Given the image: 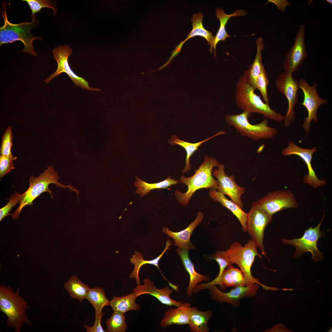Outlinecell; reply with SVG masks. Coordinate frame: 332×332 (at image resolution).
Wrapping results in <instances>:
<instances>
[{"mask_svg":"<svg viewBox=\"0 0 332 332\" xmlns=\"http://www.w3.org/2000/svg\"><path fill=\"white\" fill-rule=\"evenodd\" d=\"M298 82L299 88L302 90L304 94L303 101L301 105L305 107L308 112L307 116L302 124L306 136L309 134L311 121H313L316 123L318 122L317 117L318 108L322 104L327 103L328 101L319 96L315 83L310 86L303 78L300 79Z\"/></svg>","mask_w":332,"mask_h":332,"instance_id":"obj_11","label":"cell"},{"mask_svg":"<svg viewBox=\"0 0 332 332\" xmlns=\"http://www.w3.org/2000/svg\"><path fill=\"white\" fill-rule=\"evenodd\" d=\"M208 193L214 202H219L223 207L230 210L236 216L241 224L243 230L247 232V213L244 211L238 204L227 198L222 193L211 188H210Z\"/></svg>","mask_w":332,"mask_h":332,"instance_id":"obj_23","label":"cell"},{"mask_svg":"<svg viewBox=\"0 0 332 332\" xmlns=\"http://www.w3.org/2000/svg\"><path fill=\"white\" fill-rule=\"evenodd\" d=\"M213 315L210 310L201 311L196 307H192L188 324L191 331L208 332L209 328L208 323Z\"/></svg>","mask_w":332,"mask_h":332,"instance_id":"obj_24","label":"cell"},{"mask_svg":"<svg viewBox=\"0 0 332 332\" xmlns=\"http://www.w3.org/2000/svg\"><path fill=\"white\" fill-rule=\"evenodd\" d=\"M188 251L178 248L176 252L179 255L186 270L190 276V281L187 288L186 293L188 297H191L196 286L202 281H208L209 277L198 273L195 269L194 266L190 260L188 256Z\"/></svg>","mask_w":332,"mask_h":332,"instance_id":"obj_22","label":"cell"},{"mask_svg":"<svg viewBox=\"0 0 332 332\" xmlns=\"http://www.w3.org/2000/svg\"><path fill=\"white\" fill-rule=\"evenodd\" d=\"M12 127L9 125L6 130L2 138L0 149V155L8 157L15 160L16 156H13L11 148L13 146Z\"/></svg>","mask_w":332,"mask_h":332,"instance_id":"obj_34","label":"cell"},{"mask_svg":"<svg viewBox=\"0 0 332 332\" xmlns=\"http://www.w3.org/2000/svg\"><path fill=\"white\" fill-rule=\"evenodd\" d=\"M316 150L317 148L315 147H313L311 149L301 148L297 145L294 141H290L287 147L282 151V153L284 156L296 155L303 160L306 165L308 172L307 175L304 176L303 182L314 188L322 187L326 184L325 180H320L318 178L312 166L313 155Z\"/></svg>","mask_w":332,"mask_h":332,"instance_id":"obj_16","label":"cell"},{"mask_svg":"<svg viewBox=\"0 0 332 332\" xmlns=\"http://www.w3.org/2000/svg\"><path fill=\"white\" fill-rule=\"evenodd\" d=\"M292 75L284 72L278 75L275 81L277 89L286 96L288 102V110L283 120L286 127H289L295 120L294 108L297 102L299 89L298 82Z\"/></svg>","mask_w":332,"mask_h":332,"instance_id":"obj_12","label":"cell"},{"mask_svg":"<svg viewBox=\"0 0 332 332\" xmlns=\"http://www.w3.org/2000/svg\"><path fill=\"white\" fill-rule=\"evenodd\" d=\"M64 287L72 298L78 300L80 302L86 299L90 289L87 285L81 281L76 275L70 277L65 283Z\"/></svg>","mask_w":332,"mask_h":332,"instance_id":"obj_30","label":"cell"},{"mask_svg":"<svg viewBox=\"0 0 332 332\" xmlns=\"http://www.w3.org/2000/svg\"><path fill=\"white\" fill-rule=\"evenodd\" d=\"M325 215L319 223L314 228L310 227L306 230L303 236L298 239H288L284 238L282 239L283 243L286 245H292L296 248L294 257H297L307 252H310L312 255L311 259L317 263L324 258L323 253L320 251L317 246L319 238L323 236V233L320 231L321 223Z\"/></svg>","mask_w":332,"mask_h":332,"instance_id":"obj_9","label":"cell"},{"mask_svg":"<svg viewBox=\"0 0 332 332\" xmlns=\"http://www.w3.org/2000/svg\"><path fill=\"white\" fill-rule=\"evenodd\" d=\"M137 297L134 292L126 296H114L112 299L110 301L109 305L114 311L119 312L124 314L130 310H139L140 306L136 302Z\"/></svg>","mask_w":332,"mask_h":332,"instance_id":"obj_29","label":"cell"},{"mask_svg":"<svg viewBox=\"0 0 332 332\" xmlns=\"http://www.w3.org/2000/svg\"><path fill=\"white\" fill-rule=\"evenodd\" d=\"M259 285L256 283L245 286H237L227 292L219 290L215 285L207 288L211 299L220 304L227 302L234 307L239 306L240 300L254 296L257 294Z\"/></svg>","mask_w":332,"mask_h":332,"instance_id":"obj_13","label":"cell"},{"mask_svg":"<svg viewBox=\"0 0 332 332\" xmlns=\"http://www.w3.org/2000/svg\"><path fill=\"white\" fill-rule=\"evenodd\" d=\"M273 219L272 216L268 213L257 202H253L249 211L247 213V231L261 251L266 256L263 243L266 227Z\"/></svg>","mask_w":332,"mask_h":332,"instance_id":"obj_8","label":"cell"},{"mask_svg":"<svg viewBox=\"0 0 332 332\" xmlns=\"http://www.w3.org/2000/svg\"><path fill=\"white\" fill-rule=\"evenodd\" d=\"M20 292L19 288L14 291L4 284L0 286V310L7 317V326L15 332H20L25 324L32 325L27 313L30 307Z\"/></svg>","mask_w":332,"mask_h":332,"instance_id":"obj_2","label":"cell"},{"mask_svg":"<svg viewBox=\"0 0 332 332\" xmlns=\"http://www.w3.org/2000/svg\"><path fill=\"white\" fill-rule=\"evenodd\" d=\"M86 299L93 306L95 310V317H98L103 313L102 310L105 306L109 305V302L106 298L103 289L96 287L90 288Z\"/></svg>","mask_w":332,"mask_h":332,"instance_id":"obj_32","label":"cell"},{"mask_svg":"<svg viewBox=\"0 0 332 332\" xmlns=\"http://www.w3.org/2000/svg\"><path fill=\"white\" fill-rule=\"evenodd\" d=\"M72 53V49L69 45H59L54 48L52 51L53 56L57 64V69L54 73L44 80V81L48 84L55 77L61 73H65L76 86L91 91H101L99 89L90 87L84 78L79 77L71 69L68 60Z\"/></svg>","mask_w":332,"mask_h":332,"instance_id":"obj_10","label":"cell"},{"mask_svg":"<svg viewBox=\"0 0 332 332\" xmlns=\"http://www.w3.org/2000/svg\"><path fill=\"white\" fill-rule=\"evenodd\" d=\"M103 314L104 313H103L100 317H95V321L94 323L93 326H89L86 325H85L84 326V327L86 329L87 332H105V330L103 329V327L101 324V320Z\"/></svg>","mask_w":332,"mask_h":332,"instance_id":"obj_41","label":"cell"},{"mask_svg":"<svg viewBox=\"0 0 332 332\" xmlns=\"http://www.w3.org/2000/svg\"><path fill=\"white\" fill-rule=\"evenodd\" d=\"M216 16L220 21V25L215 36L213 44V47L214 49V57L216 56V48L218 42L222 41H224L227 38L231 37V36L227 34L225 30V26L228 20L233 17L244 16L246 14L244 10H235L232 14H227L224 12L223 9L220 8L216 9Z\"/></svg>","mask_w":332,"mask_h":332,"instance_id":"obj_25","label":"cell"},{"mask_svg":"<svg viewBox=\"0 0 332 332\" xmlns=\"http://www.w3.org/2000/svg\"><path fill=\"white\" fill-rule=\"evenodd\" d=\"M13 159L0 155V177L1 178L14 169Z\"/></svg>","mask_w":332,"mask_h":332,"instance_id":"obj_40","label":"cell"},{"mask_svg":"<svg viewBox=\"0 0 332 332\" xmlns=\"http://www.w3.org/2000/svg\"><path fill=\"white\" fill-rule=\"evenodd\" d=\"M21 194L16 191L11 195L9 199V201L4 207L0 209V221L8 215H12L9 213L12 208L19 203Z\"/></svg>","mask_w":332,"mask_h":332,"instance_id":"obj_38","label":"cell"},{"mask_svg":"<svg viewBox=\"0 0 332 332\" xmlns=\"http://www.w3.org/2000/svg\"><path fill=\"white\" fill-rule=\"evenodd\" d=\"M109 332H125L127 329L126 318L124 314L114 311L111 317L106 322Z\"/></svg>","mask_w":332,"mask_h":332,"instance_id":"obj_33","label":"cell"},{"mask_svg":"<svg viewBox=\"0 0 332 332\" xmlns=\"http://www.w3.org/2000/svg\"><path fill=\"white\" fill-rule=\"evenodd\" d=\"M191 307L190 303L185 302L176 308L165 311L161 321V326L165 328L173 324L177 326L188 324Z\"/></svg>","mask_w":332,"mask_h":332,"instance_id":"obj_21","label":"cell"},{"mask_svg":"<svg viewBox=\"0 0 332 332\" xmlns=\"http://www.w3.org/2000/svg\"><path fill=\"white\" fill-rule=\"evenodd\" d=\"M269 214L289 208H295L298 203L294 194L288 190H278L269 192L257 201Z\"/></svg>","mask_w":332,"mask_h":332,"instance_id":"obj_15","label":"cell"},{"mask_svg":"<svg viewBox=\"0 0 332 332\" xmlns=\"http://www.w3.org/2000/svg\"><path fill=\"white\" fill-rule=\"evenodd\" d=\"M263 332H291L292 331L287 329L282 323L274 326L270 329H268Z\"/></svg>","mask_w":332,"mask_h":332,"instance_id":"obj_42","label":"cell"},{"mask_svg":"<svg viewBox=\"0 0 332 332\" xmlns=\"http://www.w3.org/2000/svg\"><path fill=\"white\" fill-rule=\"evenodd\" d=\"M204 15L201 13H199L193 14L191 18L192 22V29L188 34L187 37L184 41H181L177 45L171 53V55L169 58L171 60L177 56L181 52V48L184 43L189 39L196 36L202 37L205 38L208 44L210 45L209 51L212 53L213 47L215 37L212 33L206 30L203 25L202 20Z\"/></svg>","mask_w":332,"mask_h":332,"instance_id":"obj_19","label":"cell"},{"mask_svg":"<svg viewBox=\"0 0 332 332\" xmlns=\"http://www.w3.org/2000/svg\"><path fill=\"white\" fill-rule=\"evenodd\" d=\"M172 245V242L170 240H167L166 242V246L162 253L157 257L151 260H145L143 258V256L139 252L135 251L132 258L130 259L131 262L134 265V269L129 275L131 279H135L137 285L140 284L139 276L140 269L143 265L148 264L153 265L156 266L160 270L158 263L161 258L166 251L169 249V247Z\"/></svg>","mask_w":332,"mask_h":332,"instance_id":"obj_26","label":"cell"},{"mask_svg":"<svg viewBox=\"0 0 332 332\" xmlns=\"http://www.w3.org/2000/svg\"><path fill=\"white\" fill-rule=\"evenodd\" d=\"M258 248L251 239L244 247L239 242L233 243L226 251V253L232 264H236L239 267L243 274L246 286L256 283L263 287L264 285L260 282L259 279L253 277L251 272L255 257L258 256L260 258H262V255L258 253Z\"/></svg>","mask_w":332,"mask_h":332,"instance_id":"obj_6","label":"cell"},{"mask_svg":"<svg viewBox=\"0 0 332 332\" xmlns=\"http://www.w3.org/2000/svg\"><path fill=\"white\" fill-rule=\"evenodd\" d=\"M327 332H332V327H331L330 328V330H328V331H327Z\"/></svg>","mask_w":332,"mask_h":332,"instance_id":"obj_44","label":"cell"},{"mask_svg":"<svg viewBox=\"0 0 332 332\" xmlns=\"http://www.w3.org/2000/svg\"><path fill=\"white\" fill-rule=\"evenodd\" d=\"M254 91L246 76L244 74L241 76L236 83L235 90V101L239 108L252 114H262L266 118L278 122L283 121L284 116L272 109Z\"/></svg>","mask_w":332,"mask_h":332,"instance_id":"obj_3","label":"cell"},{"mask_svg":"<svg viewBox=\"0 0 332 332\" xmlns=\"http://www.w3.org/2000/svg\"><path fill=\"white\" fill-rule=\"evenodd\" d=\"M59 178L57 173L55 171L52 165L48 166L47 169L38 176H31L29 180V187L25 192L21 194L19 206L12 215V218L17 219L22 208L26 205H32L33 201L42 193H49L51 197L53 198L51 190L49 188L50 184H53L62 188L68 187L59 183L58 182Z\"/></svg>","mask_w":332,"mask_h":332,"instance_id":"obj_5","label":"cell"},{"mask_svg":"<svg viewBox=\"0 0 332 332\" xmlns=\"http://www.w3.org/2000/svg\"><path fill=\"white\" fill-rule=\"evenodd\" d=\"M204 216L202 212L199 211L195 220L186 228L180 231L173 232L166 227H164L162 231L173 239L175 246L182 249L188 251L195 248L190 242V236L195 228L202 221Z\"/></svg>","mask_w":332,"mask_h":332,"instance_id":"obj_20","label":"cell"},{"mask_svg":"<svg viewBox=\"0 0 332 332\" xmlns=\"http://www.w3.org/2000/svg\"><path fill=\"white\" fill-rule=\"evenodd\" d=\"M219 164L215 158L205 155L203 162L194 170L195 173L193 176L190 177L181 176L179 182L186 185L188 190L183 193L176 189L175 195L178 202L183 205H188L196 192L201 188H210L216 190L218 181L213 178L212 172L213 168L218 167Z\"/></svg>","mask_w":332,"mask_h":332,"instance_id":"obj_1","label":"cell"},{"mask_svg":"<svg viewBox=\"0 0 332 332\" xmlns=\"http://www.w3.org/2000/svg\"><path fill=\"white\" fill-rule=\"evenodd\" d=\"M23 2H26L29 6L32 13V15H35L38 12H40L44 8H49L53 10V14L57 13V8L53 2L48 0H23Z\"/></svg>","mask_w":332,"mask_h":332,"instance_id":"obj_35","label":"cell"},{"mask_svg":"<svg viewBox=\"0 0 332 332\" xmlns=\"http://www.w3.org/2000/svg\"><path fill=\"white\" fill-rule=\"evenodd\" d=\"M268 83L269 81L263 66L257 78L256 89L259 91L265 103L268 104H269V98L267 92V86Z\"/></svg>","mask_w":332,"mask_h":332,"instance_id":"obj_36","label":"cell"},{"mask_svg":"<svg viewBox=\"0 0 332 332\" xmlns=\"http://www.w3.org/2000/svg\"><path fill=\"white\" fill-rule=\"evenodd\" d=\"M263 39L261 37L256 41L257 52L254 61L250 65L248 69L245 71L244 74L246 76L248 81L255 91L256 89L257 77L259 75L263 65L262 61V53L264 45Z\"/></svg>","mask_w":332,"mask_h":332,"instance_id":"obj_28","label":"cell"},{"mask_svg":"<svg viewBox=\"0 0 332 332\" xmlns=\"http://www.w3.org/2000/svg\"><path fill=\"white\" fill-rule=\"evenodd\" d=\"M225 131H219L217 134L205 140L201 141L192 143L179 139L176 135H172L168 142L172 145H180L185 149L186 152L185 165L182 171V173L184 174L191 169V165L190 164V158L196 151L198 150V148L201 145L204 143L209 140L212 138L218 135L224 134L226 133Z\"/></svg>","mask_w":332,"mask_h":332,"instance_id":"obj_27","label":"cell"},{"mask_svg":"<svg viewBox=\"0 0 332 332\" xmlns=\"http://www.w3.org/2000/svg\"><path fill=\"white\" fill-rule=\"evenodd\" d=\"M326 2L330 3V4H332V1L331 0H326Z\"/></svg>","mask_w":332,"mask_h":332,"instance_id":"obj_43","label":"cell"},{"mask_svg":"<svg viewBox=\"0 0 332 332\" xmlns=\"http://www.w3.org/2000/svg\"><path fill=\"white\" fill-rule=\"evenodd\" d=\"M143 281L142 285H137L133 290L137 297L144 294H149L156 297L161 303L170 306H175L177 307L183 303L171 298L170 295L173 292V290L169 287L158 288L153 281L148 278L144 279Z\"/></svg>","mask_w":332,"mask_h":332,"instance_id":"obj_18","label":"cell"},{"mask_svg":"<svg viewBox=\"0 0 332 332\" xmlns=\"http://www.w3.org/2000/svg\"><path fill=\"white\" fill-rule=\"evenodd\" d=\"M209 259L215 260L219 266L220 271L216 277L219 276L226 267L232 265L226 255L225 251H217Z\"/></svg>","mask_w":332,"mask_h":332,"instance_id":"obj_37","label":"cell"},{"mask_svg":"<svg viewBox=\"0 0 332 332\" xmlns=\"http://www.w3.org/2000/svg\"><path fill=\"white\" fill-rule=\"evenodd\" d=\"M136 179L134 185L137 188L135 193L140 194V197H142L148 194L151 190L161 188L170 189L168 188L169 187L179 182L178 180H175L170 176L162 181L154 184H148L138 177H136Z\"/></svg>","mask_w":332,"mask_h":332,"instance_id":"obj_31","label":"cell"},{"mask_svg":"<svg viewBox=\"0 0 332 332\" xmlns=\"http://www.w3.org/2000/svg\"><path fill=\"white\" fill-rule=\"evenodd\" d=\"M251 114L248 111H244L238 114L227 115L225 120L229 125L234 127L241 136L253 140L271 139L278 133L276 128L268 126L266 119L257 124H251L248 119Z\"/></svg>","mask_w":332,"mask_h":332,"instance_id":"obj_7","label":"cell"},{"mask_svg":"<svg viewBox=\"0 0 332 332\" xmlns=\"http://www.w3.org/2000/svg\"><path fill=\"white\" fill-rule=\"evenodd\" d=\"M305 26H299L292 46L286 53L283 63L284 72L292 74L298 71L308 54L305 44Z\"/></svg>","mask_w":332,"mask_h":332,"instance_id":"obj_14","label":"cell"},{"mask_svg":"<svg viewBox=\"0 0 332 332\" xmlns=\"http://www.w3.org/2000/svg\"><path fill=\"white\" fill-rule=\"evenodd\" d=\"M227 269L231 274L234 287L237 286H246L244 276L241 270L235 268L231 265L228 266Z\"/></svg>","mask_w":332,"mask_h":332,"instance_id":"obj_39","label":"cell"},{"mask_svg":"<svg viewBox=\"0 0 332 332\" xmlns=\"http://www.w3.org/2000/svg\"><path fill=\"white\" fill-rule=\"evenodd\" d=\"M3 10L1 16L4 23L0 28V45L3 44L13 43L15 41H20L24 45L21 52L28 53L34 56L37 54L35 53L33 45L34 40H42L43 38L34 36L30 32V30L38 22L35 15H31L32 21L30 22H25L18 24H14L8 20L6 13V4L3 2L2 3Z\"/></svg>","mask_w":332,"mask_h":332,"instance_id":"obj_4","label":"cell"},{"mask_svg":"<svg viewBox=\"0 0 332 332\" xmlns=\"http://www.w3.org/2000/svg\"><path fill=\"white\" fill-rule=\"evenodd\" d=\"M224 169L223 164L220 163L217 168L212 171V175L216 178L218 181L216 190L228 196L231 200L243 208V204L241 197L245 192V188L237 184L234 175L228 176Z\"/></svg>","mask_w":332,"mask_h":332,"instance_id":"obj_17","label":"cell"}]
</instances>
